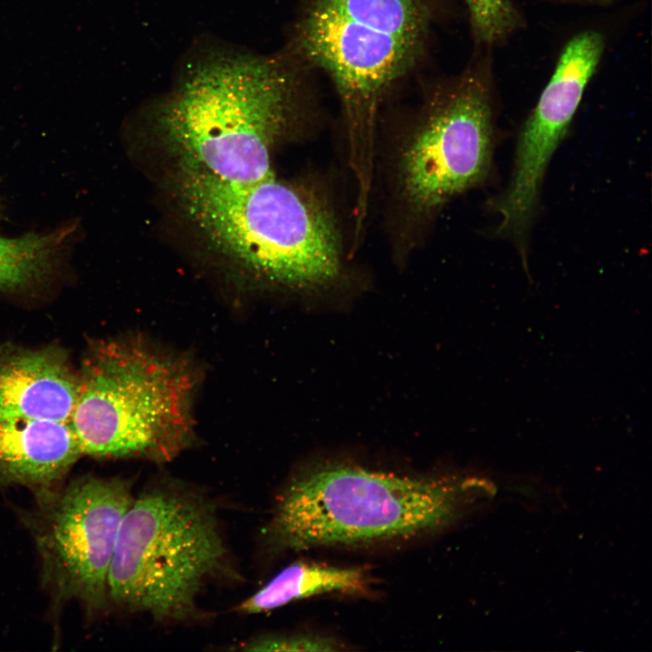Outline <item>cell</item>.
Returning <instances> with one entry per match:
<instances>
[{
  "instance_id": "cell-11",
  "label": "cell",
  "mask_w": 652,
  "mask_h": 652,
  "mask_svg": "<svg viewBox=\"0 0 652 652\" xmlns=\"http://www.w3.org/2000/svg\"><path fill=\"white\" fill-rule=\"evenodd\" d=\"M82 455L70 422L0 416L2 482L48 489Z\"/></svg>"
},
{
  "instance_id": "cell-15",
  "label": "cell",
  "mask_w": 652,
  "mask_h": 652,
  "mask_svg": "<svg viewBox=\"0 0 652 652\" xmlns=\"http://www.w3.org/2000/svg\"><path fill=\"white\" fill-rule=\"evenodd\" d=\"M5 255V248L3 240L0 238V268L4 263Z\"/></svg>"
},
{
  "instance_id": "cell-3",
  "label": "cell",
  "mask_w": 652,
  "mask_h": 652,
  "mask_svg": "<svg viewBox=\"0 0 652 652\" xmlns=\"http://www.w3.org/2000/svg\"><path fill=\"white\" fill-rule=\"evenodd\" d=\"M70 425L82 455L168 462L197 442L205 370L187 352L143 333L94 341L84 356Z\"/></svg>"
},
{
  "instance_id": "cell-2",
  "label": "cell",
  "mask_w": 652,
  "mask_h": 652,
  "mask_svg": "<svg viewBox=\"0 0 652 652\" xmlns=\"http://www.w3.org/2000/svg\"><path fill=\"white\" fill-rule=\"evenodd\" d=\"M299 116L295 81L282 62L216 54L184 73L157 126L179 168L250 183L273 176V150Z\"/></svg>"
},
{
  "instance_id": "cell-8",
  "label": "cell",
  "mask_w": 652,
  "mask_h": 652,
  "mask_svg": "<svg viewBox=\"0 0 652 652\" xmlns=\"http://www.w3.org/2000/svg\"><path fill=\"white\" fill-rule=\"evenodd\" d=\"M129 480L83 476L36 492L30 519L44 582L58 602L106 608L108 571L122 518L133 495Z\"/></svg>"
},
{
  "instance_id": "cell-4",
  "label": "cell",
  "mask_w": 652,
  "mask_h": 652,
  "mask_svg": "<svg viewBox=\"0 0 652 652\" xmlns=\"http://www.w3.org/2000/svg\"><path fill=\"white\" fill-rule=\"evenodd\" d=\"M429 17L428 0H308L297 24L298 51L339 95L360 197L372 190L380 105L420 57Z\"/></svg>"
},
{
  "instance_id": "cell-9",
  "label": "cell",
  "mask_w": 652,
  "mask_h": 652,
  "mask_svg": "<svg viewBox=\"0 0 652 652\" xmlns=\"http://www.w3.org/2000/svg\"><path fill=\"white\" fill-rule=\"evenodd\" d=\"M603 38L583 32L565 46L550 82L521 132L510 184L497 202L501 226L527 229L547 166L563 139L603 52Z\"/></svg>"
},
{
  "instance_id": "cell-14",
  "label": "cell",
  "mask_w": 652,
  "mask_h": 652,
  "mask_svg": "<svg viewBox=\"0 0 652 652\" xmlns=\"http://www.w3.org/2000/svg\"><path fill=\"white\" fill-rule=\"evenodd\" d=\"M246 651H332L339 650V643L318 635L267 634L251 638L243 644Z\"/></svg>"
},
{
  "instance_id": "cell-6",
  "label": "cell",
  "mask_w": 652,
  "mask_h": 652,
  "mask_svg": "<svg viewBox=\"0 0 652 652\" xmlns=\"http://www.w3.org/2000/svg\"><path fill=\"white\" fill-rule=\"evenodd\" d=\"M215 506L202 494L164 483L133 497L108 571V598L160 623L198 615L211 580L235 573Z\"/></svg>"
},
{
  "instance_id": "cell-10",
  "label": "cell",
  "mask_w": 652,
  "mask_h": 652,
  "mask_svg": "<svg viewBox=\"0 0 652 652\" xmlns=\"http://www.w3.org/2000/svg\"><path fill=\"white\" fill-rule=\"evenodd\" d=\"M78 389L58 348L0 346V416L69 422Z\"/></svg>"
},
{
  "instance_id": "cell-1",
  "label": "cell",
  "mask_w": 652,
  "mask_h": 652,
  "mask_svg": "<svg viewBox=\"0 0 652 652\" xmlns=\"http://www.w3.org/2000/svg\"><path fill=\"white\" fill-rule=\"evenodd\" d=\"M174 188L195 231L253 281L304 290L340 278L348 254L340 222L316 183L274 175L235 183L179 168Z\"/></svg>"
},
{
  "instance_id": "cell-12",
  "label": "cell",
  "mask_w": 652,
  "mask_h": 652,
  "mask_svg": "<svg viewBox=\"0 0 652 652\" xmlns=\"http://www.w3.org/2000/svg\"><path fill=\"white\" fill-rule=\"evenodd\" d=\"M367 589V578L360 569L297 561L280 570L235 610L258 614L313 595L332 591L364 593Z\"/></svg>"
},
{
  "instance_id": "cell-13",
  "label": "cell",
  "mask_w": 652,
  "mask_h": 652,
  "mask_svg": "<svg viewBox=\"0 0 652 652\" xmlns=\"http://www.w3.org/2000/svg\"><path fill=\"white\" fill-rule=\"evenodd\" d=\"M473 33L479 42L495 43L517 26L518 14L510 0H467Z\"/></svg>"
},
{
  "instance_id": "cell-7",
  "label": "cell",
  "mask_w": 652,
  "mask_h": 652,
  "mask_svg": "<svg viewBox=\"0 0 652 652\" xmlns=\"http://www.w3.org/2000/svg\"><path fill=\"white\" fill-rule=\"evenodd\" d=\"M492 138L489 91L471 72L434 93L404 129L392 155L390 197L405 250L449 200L485 177Z\"/></svg>"
},
{
  "instance_id": "cell-5",
  "label": "cell",
  "mask_w": 652,
  "mask_h": 652,
  "mask_svg": "<svg viewBox=\"0 0 652 652\" xmlns=\"http://www.w3.org/2000/svg\"><path fill=\"white\" fill-rule=\"evenodd\" d=\"M465 483L328 464L298 474L264 530L269 551H301L415 536L447 524Z\"/></svg>"
}]
</instances>
